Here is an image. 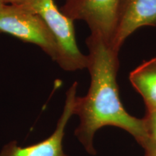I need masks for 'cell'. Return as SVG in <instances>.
I'll use <instances>...</instances> for the list:
<instances>
[{
	"instance_id": "cell-9",
	"label": "cell",
	"mask_w": 156,
	"mask_h": 156,
	"mask_svg": "<svg viewBox=\"0 0 156 156\" xmlns=\"http://www.w3.org/2000/svg\"><path fill=\"white\" fill-rule=\"evenodd\" d=\"M145 156H156V143L149 142V144L144 148Z\"/></svg>"
},
{
	"instance_id": "cell-7",
	"label": "cell",
	"mask_w": 156,
	"mask_h": 156,
	"mask_svg": "<svg viewBox=\"0 0 156 156\" xmlns=\"http://www.w3.org/2000/svg\"><path fill=\"white\" fill-rule=\"evenodd\" d=\"M129 81L142 96L146 111L156 109V57L145 61L132 70Z\"/></svg>"
},
{
	"instance_id": "cell-4",
	"label": "cell",
	"mask_w": 156,
	"mask_h": 156,
	"mask_svg": "<svg viewBox=\"0 0 156 156\" xmlns=\"http://www.w3.org/2000/svg\"><path fill=\"white\" fill-rule=\"evenodd\" d=\"M122 0H65L60 7L72 20L85 22L90 34L112 44Z\"/></svg>"
},
{
	"instance_id": "cell-1",
	"label": "cell",
	"mask_w": 156,
	"mask_h": 156,
	"mask_svg": "<svg viewBox=\"0 0 156 156\" xmlns=\"http://www.w3.org/2000/svg\"><path fill=\"white\" fill-rule=\"evenodd\" d=\"M86 44L90 85L85 96L75 98L74 115L79 117L80 124L75 135L91 155H96L93 142L95 133L107 126L127 132L145 148L150 140L143 118L130 115L120 100L117 84L119 51L103 39L91 34Z\"/></svg>"
},
{
	"instance_id": "cell-5",
	"label": "cell",
	"mask_w": 156,
	"mask_h": 156,
	"mask_svg": "<svg viewBox=\"0 0 156 156\" xmlns=\"http://www.w3.org/2000/svg\"><path fill=\"white\" fill-rule=\"evenodd\" d=\"M77 90V83L75 82L67 91L63 111L51 135L38 143L27 147H20L17 141L13 140L4 145L0 156H69L64 151L63 140L66 126L74 115Z\"/></svg>"
},
{
	"instance_id": "cell-3",
	"label": "cell",
	"mask_w": 156,
	"mask_h": 156,
	"mask_svg": "<svg viewBox=\"0 0 156 156\" xmlns=\"http://www.w3.org/2000/svg\"><path fill=\"white\" fill-rule=\"evenodd\" d=\"M0 33L38 46L56 62L58 48L56 38L42 17L20 5L0 9Z\"/></svg>"
},
{
	"instance_id": "cell-2",
	"label": "cell",
	"mask_w": 156,
	"mask_h": 156,
	"mask_svg": "<svg viewBox=\"0 0 156 156\" xmlns=\"http://www.w3.org/2000/svg\"><path fill=\"white\" fill-rule=\"evenodd\" d=\"M19 5L40 15L48 25L58 45L56 63L62 69L74 72L87 69V56L78 48L74 21L58 9L54 0H25Z\"/></svg>"
},
{
	"instance_id": "cell-8",
	"label": "cell",
	"mask_w": 156,
	"mask_h": 156,
	"mask_svg": "<svg viewBox=\"0 0 156 156\" xmlns=\"http://www.w3.org/2000/svg\"><path fill=\"white\" fill-rule=\"evenodd\" d=\"M143 119L150 142L156 143V109L146 111Z\"/></svg>"
},
{
	"instance_id": "cell-10",
	"label": "cell",
	"mask_w": 156,
	"mask_h": 156,
	"mask_svg": "<svg viewBox=\"0 0 156 156\" xmlns=\"http://www.w3.org/2000/svg\"><path fill=\"white\" fill-rule=\"evenodd\" d=\"M25 0H0V3L5 5H19L23 3Z\"/></svg>"
},
{
	"instance_id": "cell-11",
	"label": "cell",
	"mask_w": 156,
	"mask_h": 156,
	"mask_svg": "<svg viewBox=\"0 0 156 156\" xmlns=\"http://www.w3.org/2000/svg\"><path fill=\"white\" fill-rule=\"evenodd\" d=\"M3 5H2V3H0V9H1L2 7H3Z\"/></svg>"
},
{
	"instance_id": "cell-6",
	"label": "cell",
	"mask_w": 156,
	"mask_h": 156,
	"mask_svg": "<svg viewBox=\"0 0 156 156\" xmlns=\"http://www.w3.org/2000/svg\"><path fill=\"white\" fill-rule=\"evenodd\" d=\"M144 26H156V0H122L111 45L120 51L126 38Z\"/></svg>"
}]
</instances>
